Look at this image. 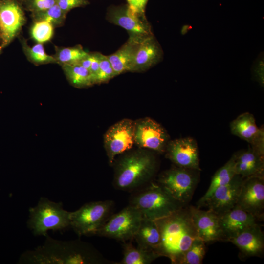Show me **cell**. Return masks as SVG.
Instances as JSON below:
<instances>
[{"mask_svg":"<svg viewBox=\"0 0 264 264\" xmlns=\"http://www.w3.org/2000/svg\"><path fill=\"white\" fill-rule=\"evenodd\" d=\"M113 205L111 200L90 202L71 212L70 227L79 235H96L108 219Z\"/></svg>","mask_w":264,"mask_h":264,"instance_id":"5b68a950","label":"cell"},{"mask_svg":"<svg viewBox=\"0 0 264 264\" xmlns=\"http://www.w3.org/2000/svg\"><path fill=\"white\" fill-rule=\"evenodd\" d=\"M5 0H0V1H5Z\"/></svg>","mask_w":264,"mask_h":264,"instance_id":"f35d334b","label":"cell"},{"mask_svg":"<svg viewBox=\"0 0 264 264\" xmlns=\"http://www.w3.org/2000/svg\"><path fill=\"white\" fill-rule=\"evenodd\" d=\"M220 222L224 241H227L245 229L257 224L259 218L235 206L219 215Z\"/></svg>","mask_w":264,"mask_h":264,"instance_id":"e0dca14e","label":"cell"},{"mask_svg":"<svg viewBox=\"0 0 264 264\" xmlns=\"http://www.w3.org/2000/svg\"><path fill=\"white\" fill-rule=\"evenodd\" d=\"M142 40L129 37L117 51L107 56L116 76L130 71L135 50Z\"/></svg>","mask_w":264,"mask_h":264,"instance_id":"44dd1931","label":"cell"},{"mask_svg":"<svg viewBox=\"0 0 264 264\" xmlns=\"http://www.w3.org/2000/svg\"><path fill=\"white\" fill-rule=\"evenodd\" d=\"M99 69L96 84L108 82L116 76V74L107 56L98 52Z\"/></svg>","mask_w":264,"mask_h":264,"instance_id":"4dcf8cb0","label":"cell"},{"mask_svg":"<svg viewBox=\"0 0 264 264\" xmlns=\"http://www.w3.org/2000/svg\"><path fill=\"white\" fill-rule=\"evenodd\" d=\"M166 148V156L178 167L200 170L198 145L193 138L175 139L171 141Z\"/></svg>","mask_w":264,"mask_h":264,"instance_id":"4fadbf2b","label":"cell"},{"mask_svg":"<svg viewBox=\"0 0 264 264\" xmlns=\"http://www.w3.org/2000/svg\"><path fill=\"white\" fill-rule=\"evenodd\" d=\"M54 26L45 21L34 22L31 29V38L37 43L43 44L51 40L54 33Z\"/></svg>","mask_w":264,"mask_h":264,"instance_id":"f546056e","label":"cell"},{"mask_svg":"<svg viewBox=\"0 0 264 264\" xmlns=\"http://www.w3.org/2000/svg\"><path fill=\"white\" fill-rule=\"evenodd\" d=\"M244 177L236 175L227 184L218 188L204 206L219 215L236 205Z\"/></svg>","mask_w":264,"mask_h":264,"instance_id":"9a60e30c","label":"cell"},{"mask_svg":"<svg viewBox=\"0 0 264 264\" xmlns=\"http://www.w3.org/2000/svg\"><path fill=\"white\" fill-rule=\"evenodd\" d=\"M156 168L154 156L143 151L123 157L115 169L113 184L119 190L131 191L141 186L153 176Z\"/></svg>","mask_w":264,"mask_h":264,"instance_id":"7a4b0ae2","label":"cell"},{"mask_svg":"<svg viewBox=\"0 0 264 264\" xmlns=\"http://www.w3.org/2000/svg\"><path fill=\"white\" fill-rule=\"evenodd\" d=\"M135 122L124 119L112 125L104 136V144L109 161L113 163L115 157L131 149L135 143Z\"/></svg>","mask_w":264,"mask_h":264,"instance_id":"9c48e42d","label":"cell"},{"mask_svg":"<svg viewBox=\"0 0 264 264\" xmlns=\"http://www.w3.org/2000/svg\"><path fill=\"white\" fill-rule=\"evenodd\" d=\"M58 5L66 14L72 9L85 7L89 4L88 0H57Z\"/></svg>","mask_w":264,"mask_h":264,"instance_id":"d6a6232c","label":"cell"},{"mask_svg":"<svg viewBox=\"0 0 264 264\" xmlns=\"http://www.w3.org/2000/svg\"><path fill=\"white\" fill-rule=\"evenodd\" d=\"M134 239L138 246L157 252L161 238L155 221L143 218Z\"/></svg>","mask_w":264,"mask_h":264,"instance_id":"7402d4cb","label":"cell"},{"mask_svg":"<svg viewBox=\"0 0 264 264\" xmlns=\"http://www.w3.org/2000/svg\"><path fill=\"white\" fill-rule=\"evenodd\" d=\"M196 171L198 170L180 167L172 168L162 175L159 184L176 199L185 205L192 198L198 182Z\"/></svg>","mask_w":264,"mask_h":264,"instance_id":"52a82bcc","label":"cell"},{"mask_svg":"<svg viewBox=\"0 0 264 264\" xmlns=\"http://www.w3.org/2000/svg\"><path fill=\"white\" fill-rule=\"evenodd\" d=\"M130 205L136 207L143 218L153 220L167 217L185 205L160 184L154 183L134 195Z\"/></svg>","mask_w":264,"mask_h":264,"instance_id":"3957f363","label":"cell"},{"mask_svg":"<svg viewBox=\"0 0 264 264\" xmlns=\"http://www.w3.org/2000/svg\"><path fill=\"white\" fill-rule=\"evenodd\" d=\"M162 51L153 35L142 40L135 50L130 71H145L160 61Z\"/></svg>","mask_w":264,"mask_h":264,"instance_id":"ac0fdd59","label":"cell"},{"mask_svg":"<svg viewBox=\"0 0 264 264\" xmlns=\"http://www.w3.org/2000/svg\"><path fill=\"white\" fill-rule=\"evenodd\" d=\"M230 129L232 134L247 141L253 149L264 156V130L258 127L252 114H241L231 123Z\"/></svg>","mask_w":264,"mask_h":264,"instance_id":"2e32d148","label":"cell"},{"mask_svg":"<svg viewBox=\"0 0 264 264\" xmlns=\"http://www.w3.org/2000/svg\"><path fill=\"white\" fill-rule=\"evenodd\" d=\"M92 59L89 71L94 84H96L97 78L99 69V60L98 52L91 53Z\"/></svg>","mask_w":264,"mask_h":264,"instance_id":"e575fe53","label":"cell"},{"mask_svg":"<svg viewBox=\"0 0 264 264\" xmlns=\"http://www.w3.org/2000/svg\"><path fill=\"white\" fill-rule=\"evenodd\" d=\"M189 208L199 239L205 243L216 241H224L219 215L209 209L203 210L194 206Z\"/></svg>","mask_w":264,"mask_h":264,"instance_id":"5bb4252c","label":"cell"},{"mask_svg":"<svg viewBox=\"0 0 264 264\" xmlns=\"http://www.w3.org/2000/svg\"><path fill=\"white\" fill-rule=\"evenodd\" d=\"M1 35H0V46L1 45Z\"/></svg>","mask_w":264,"mask_h":264,"instance_id":"8d00e7d4","label":"cell"},{"mask_svg":"<svg viewBox=\"0 0 264 264\" xmlns=\"http://www.w3.org/2000/svg\"><path fill=\"white\" fill-rule=\"evenodd\" d=\"M205 242L197 239L184 253L180 264H201L205 254Z\"/></svg>","mask_w":264,"mask_h":264,"instance_id":"f1b7e54d","label":"cell"},{"mask_svg":"<svg viewBox=\"0 0 264 264\" xmlns=\"http://www.w3.org/2000/svg\"><path fill=\"white\" fill-rule=\"evenodd\" d=\"M24 9L31 13L46 10L57 3V0H21Z\"/></svg>","mask_w":264,"mask_h":264,"instance_id":"1f68e13d","label":"cell"},{"mask_svg":"<svg viewBox=\"0 0 264 264\" xmlns=\"http://www.w3.org/2000/svg\"><path fill=\"white\" fill-rule=\"evenodd\" d=\"M66 16L57 4L46 10L31 13V14L34 22H47L54 27L62 26L65 22Z\"/></svg>","mask_w":264,"mask_h":264,"instance_id":"83f0119b","label":"cell"},{"mask_svg":"<svg viewBox=\"0 0 264 264\" xmlns=\"http://www.w3.org/2000/svg\"><path fill=\"white\" fill-rule=\"evenodd\" d=\"M92 59L91 53H88V55L81 60L78 64L80 65L84 68L89 70Z\"/></svg>","mask_w":264,"mask_h":264,"instance_id":"d590c367","label":"cell"},{"mask_svg":"<svg viewBox=\"0 0 264 264\" xmlns=\"http://www.w3.org/2000/svg\"><path fill=\"white\" fill-rule=\"evenodd\" d=\"M168 138L165 129L150 118L135 122V143L140 147L162 152L166 147Z\"/></svg>","mask_w":264,"mask_h":264,"instance_id":"7c38bea8","label":"cell"},{"mask_svg":"<svg viewBox=\"0 0 264 264\" xmlns=\"http://www.w3.org/2000/svg\"><path fill=\"white\" fill-rule=\"evenodd\" d=\"M142 219L140 212L130 205L108 218L96 235L125 242L134 239Z\"/></svg>","mask_w":264,"mask_h":264,"instance_id":"8992f818","label":"cell"},{"mask_svg":"<svg viewBox=\"0 0 264 264\" xmlns=\"http://www.w3.org/2000/svg\"><path fill=\"white\" fill-rule=\"evenodd\" d=\"M29 212L27 225L34 235L45 236L49 230L61 231L70 227L71 212L64 209L61 202L42 197Z\"/></svg>","mask_w":264,"mask_h":264,"instance_id":"277c9868","label":"cell"},{"mask_svg":"<svg viewBox=\"0 0 264 264\" xmlns=\"http://www.w3.org/2000/svg\"><path fill=\"white\" fill-rule=\"evenodd\" d=\"M107 19L109 22L126 30L129 37L142 40L153 35L146 17L134 13L128 4L110 7Z\"/></svg>","mask_w":264,"mask_h":264,"instance_id":"ba28073f","label":"cell"},{"mask_svg":"<svg viewBox=\"0 0 264 264\" xmlns=\"http://www.w3.org/2000/svg\"><path fill=\"white\" fill-rule=\"evenodd\" d=\"M23 51L29 61L35 65H40L50 63H57L53 56L47 54L42 44L37 43L32 47L28 45L26 40H21Z\"/></svg>","mask_w":264,"mask_h":264,"instance_id":"484cf974","label":"cell"},{"mask_svg":"<svg viewBox=\"0 0 264 264\" xmlns=\"http://www.w3.org/2000/svg\"><path fill=\"white\" fill-rule=\"evenodd\" d=\"M228 242L235 245L245 256H258L264 250V234L258 223L245 229Z\"/></svg>","mask_w":264,"mask_h":264,"instance_id":"d6986e66","label":"cell"},{"mask_svg":"<svg viewBox=\"0 0 264 264\" xmlns=\"http://www.w3.org/2000/svg\"><path fill=\"white\" fill-rule=\"evenodd\" d=\"M235 154L214 174L208 189L197 203V207L204 205L206 201L219 187L228 183L236 175L235 170Z\"/></svg>","mask_w":264,"mask_h":264,"instance_id":"603a6c76","label":"cell"},{"mask_svg":"<svg viewBox=\"0 0 264 264\" xmlns=\"http://www.w3.org/2000/svg\"><path fill=\"white\" fill-rule=\"evenodd\" d=\"M128 5L136 14L145 17V7L148 0H126Z\"/></svg>","mask_w":264,"mask_h":264,"instance_id":"836d02e7","label":"cell"},{"mask_svg":"<svg viewBox=\"0 0 264 264\" xmlns=\"http://www.w3.org/2000/svg\"><path fill=\"white\" fill-rule=\"evenodd\" d=\"M159 255L155 251L138 246L135 247L131 243H124L123 257L120 264H149Z\"/></svg>","mask_w":264,"mask_h":264,"instance_id":"cb8c5ba5","label":"cell"},{"mask_svg":"<svg viewBox=\"0 0 264 264\" xmlns=\"http://www.w3.org/2000/svg\"><path fill=\"white\" fill-rule=\"evenodd\" d=\"M55 54L53 56L60 65L78 64L88 54L80 45L69 47L55 46Z\"/></svg>","mask_w":264,"mask_h":264,"instance_id":"4316f807","label":"cell"},{"mask_svg":"<svg viewBox=\"0 0 264 264\" xmlns=\"http://www.w3.org/2000/svg\"><path fill=\"white\" fill-rule=\"evenodd\" d=\"M155 221L161 238L157 253L168 258L172 264H180L185 252L199 239L189 208L183 207Z\"/></svg>","mask_w":264,"mask_h":264,"instance_id":"6da1fadb","label":"cell"},{"mask_svg":"<svg viewBox=\"0 0 264 264\" xmlns=\"http://www.w3.org/2000/svg\"><path fill=\"white\" fill-rule=\"evenodd\" d=\"M25 22L24 8L21 0L0 1V46L2 49L19 34Z\"/></svg>","mask_w":264,"mask_h":264,"instance_id":"30bf717a","label":"cell"},{"mask_svg":"<svg viewBox=\"0 0 264 264\" xmlns=\"http://www.w3.org/2000/svg\"><path fill=\"white\" fill-rule=\"evenodd\" d=\"M2 49V47L0 46V54L1 53Z\"/></svg>","mask_w":264,"mask_h":264,"instance_id":"74e56055","label":"cell"},{"mask_svg":"<svg viewBox=\"0 0 264 264\" xmlns=\"http://www.w3.org/2000/svg\"><path fill=\"white\" fill-rule=\"evenodd\" d=\"M61 66L67 79L73 86L84 88L94 84L89 70L80 65L63 64Z\"/></svg>","mask_w":264,"mask_h":264,"instance_id":"d4e9b609","label":"cell"},{"mask_svg":"<svg viewBox=\"0 0 264 264\" xmlns=\"http://www.w3.org/2000/svg\"><path fill=\"white\" fill-rule=\"evenodd\" d=\"M235 154L236 174L243 177H264V156L251 147Z\"/></svg>","mask_w":264,"mask_h":264,"instance_id":"ffe728a7","label":"cell"},{"mask_svg":"<svg viewBox=\"0 0 264 264\" xmlns=\"http://www.w3.org/2000/svg\"><path fill=\"white\" fill-rule=\"evenodd\" d=\"M235 206L258 218L263 216L264 177L251 176L244 178Z\"/></svg>","mask_w":264,"mask_h":264,"instance_id":"8fae6325","label":"cell"}]
</instances>
